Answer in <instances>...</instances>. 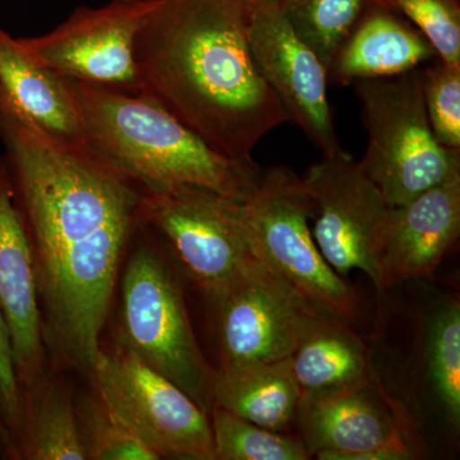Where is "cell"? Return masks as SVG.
Returning <instances> with one entry per match:
<instances>
[{"mask_svg": "<svg viewBox=\"0 0 460 460\" xmlns=\"http://www.w3.org/2000/svg\"><path fill=\"white\" fill-rule=\"evenodd\" d=\"M0 141L31 244L48 352L90 377L144 190L89 145L41 129L0 87Z\"/></svg>", "mask_w": 460, "mask_h": 460, "instance_id": "obj_1", "label": "cell"}, {"mask_svg": "<svg viewBox=\"0 0 460 460\" xmlns=\"http://www.w3.org/2000/svg\"><path fill=\"white\" fill-rule=\"evenodd\" d=\"M255 7L256 0H156L133 42L138 93L220 155L246 163L289 122L251 51Z\"/></svg>", "mask_w": 460, "mask_h": 460, "instance_id": "obj_2", "label": "cell"}, {"mask_svg": "<svg viewBox=\"0 0 460 460\" xmlns=\"http://www.w3.org/2000/svg\"><path fill=\"white\" fill-rule=\"evenodd\" d=\"M69 84L86 144L144 192L187 184L242 201L255 189L261 166L220 155L142 93Z\"/></svg>", "mask_w": 460, "mask_h": 460, "instance_id": "obj_3", "label": "cell"}, {"mask_svg": "<svg viewBox=\"0 0 460 460\" xmlns=\"http://www.w3.org/2000/svg\"><path fill=\"white\" fill-rule=\"evenodd\" d=\"M367 150L357 162L390 208L407 204L460 171V150L441 146L429 127L422 66L353 83Z\"/></svg>", "mask_w": 460, "mask_h": 460, "instance_id": "obj_4", "label": "cell"}, {"mask_svg": "<svg viewBox=\"0 0 460 460\" xmlns=\"http://www.w3.org/2000/svg\"><path fill=\"white\" fill-rule=\"evenodd\" d=\"M238 210L256 256L314 310L353 326L361 314L358 293L316 246L310 226L313 201L302 177L286 165L262 168Z\"/></svg>", "mask_w": 460, "mask_h": 460, "instance_id": "obj_5", "label": "cell"}, {"mask_svg": "<svg viewBox=\"0 0 460 460\" xmlns=\"http://www.w3.org/2000/svg\"><path fill=\"white\" fill-rule=\"evenodd\" d=\"M115 341L210 416L215 370L196 339L177 274L150 242L135 247L124 269Z\"/></svg>", "mask_w": 460, "mask_h": 460, "instance_id": "obj_6", "label": "cell"}, {"mask_svg": "<svg viewBox=\"0 0 460 460\" xmlns=\"http://www.w3.org/2000/svg\"><path fill=\"white\" fill-rule=\"evenodd\" d=\"M109 411L157 458L215 460L210 416L115 341L89 377Z\"/></svg>", "mask_w": 460, "mask_h": 460, "instance_id": "obj_7", "label": "cell"}, {"mask_svg": "<svg viewBox=\"0 0 460 460\" xmlns=\"http://www.w3.org/2000/svg\"><path fill=\"white\" fill-rule=\"evenodd\" d=\"M142 211L144 223L210 301L257 257L239 217L238 199L183 184L145 192Z\"/></svg>", "mask_w": 460, "mask_h": 460, "instance_id": "obj_8", "label": "cell"}, {"mask_svg": "<svg viewBox=\"0 0 460 460\" xmlns=\"http://www.w3.org/2000/svg\"><path fill=\"white\" fill-rule=\"evenodd\" d=\"M313 201V235L339 275L361 270L385 293L383 255L390 206L348 153L323 157L302 178Z\"/></svg>", "mask_w": 460, "mask_h": 460, "instance_id": "obj_9", "label": "cell"}, {"mask_svg": "<svg viewBox=\"0 0 460 460\" xmlns=\"http://www.w3.org/2000/svg\"><path fill=\"white\" fill-rule=\"evenodd\" d=\"M155 3L111 0L104 7H81L53 31L20 41L30 56L66 80L137 93L133 42Z\"/></svg>", "mask_w": 460, "mask_h": 460, "instance_id": "obj_10", "label": "cell"}, {"mask_svg": "<svg viewBox=\"0 0 460 460\" xmlns=\"http://www.w3.org/2000/svg\"><path fill=\"white\" fill-rule=\"evenodd\" d=\"M210 302L220 366L288 358L295 352L305 321L320 313L260 257Z\"/></svg>", "mask_w": 460, "mask_h": 460, "instance_id": "obj_11", "label": "cell"}, {"mask_svg": "<svg viewBox=\"0 0 460 460\" xmlns=\"http://www.w3.org/2000/svg\"><path fill=\"white\" fill-rule=\"evenodd\" d=\"M250 48L260 75L289 122L305 133L323 157L343 154L328 100V72L293 31L280 0H256Z\"/></svg>", "mask_w": 460, "mask_h": 460, "instance_id": "obj_12", "label": "cell"}, {"mask_svg": "<svg viewBox=\"0 0 460 460\" xmlns=\"http://www.w3.org/2000/svg\"><path fill=\"white\" fill-rule=\"evenodd\" d=\"M295 425L308 453L320 460L375 449L416 456L407 416L375 374L350 385L302 395Z\"/></svg>", "mask_w": 460, "mask_h": 460, "instance_id": "obj_13", "label": "cell"}, {"mask_svg": "<svg viewBox=\"0 0 460 460\" xmlns=\"http://www.w3.org/2000/svg\"><path fill=\"white\" fill-rule=\"evenodd\" d=\"M0 311L8 326L23 395V390L49 370V353L44 341L31 244L5 156L0 157Z\"/></svg>", "mask_w": 460, "mask_h": 460, "instance_id": "obj_14", "label": "cell"}, {"mask_svg": "<svg viewBox=\"0 0 460 460\" xmlns=\"http://www.w3.org/2000/svg\"><path fill=\"white\" fill-rule=\"evenodd\" d=\"M460 235V171L407 204L390 208L383 255L389 288L434 274Z\"/></svg>", "mask_w": 460, "mask_h": 460, "instance_id": "obj_15", "label": "cell"}, {"mask_svg": "<svg viewBox=\"0 0 460 460\" xmlns=\"http://www.w3.org/2000/svg\"><path fill=\"white\" fill-rule=\"evenodd\" d=\"M429 42L396 9L372 3L341 45L328 68V83L389 77L435 59Z\"/></svg>", "mask_w": 460, "mask_h": 460, "instance_id": "obj_16", "label": "cell"}, {"mask_svg": "<svg viewBox=\"0 0 460 460\" xmlns=\"http://www.w3.org/2000/svg\"><path fill=\"white\" fill-rule=\"evenodd\" d=\"M0 87L41 129L58 140L84 145L80 104L69 80L39 63L20 39L0 27Z\"/></svg>", "mask_w": 460, "mask_h": 460, "instance_id": "obj_17", "label": "cell"}, {"mask_svg": "<svg viewBox=\"0 0 460 460\" xmlns=\"http://www.w3.org/2000/svg\"><path fill=\"white\" fill-rule=\"evenodd\" d=\"M301 398L290 357L215 370L214 405L272 431L290 432Z\"/></svg>", "mask_w": 460, "mask_h": 460, "instance_id": "obj_18", "label": "cell"}, {"mask_svg": "<svg viewBox=\"0 0 460 460\" xmlns=\"http://www.w3.org/2000/svg\"><path fill=\"white\" fill-rule=\"evenodd\" d=\"M290 365L302 395L350 385L374 375L367 348L352 326L323 313L305 321Z\"/></svg>", "mask_w": 460, "mask_h": 460, "instance_id": "obj_19", "label": "cell"}, {"mask_svg": "<svg viewBox=\"0 0 460 460\" xmlns=\"http://www.w3.org/2000/svg\"><path fill=\"white\" fill-rule=\"evenodd\" d=\"M21 460H86L72 387L48 370L23 390Z\"/></svg>", "mask_w": 460, "mask_h": 460, "instance_id": "obj_20", "label": "cell"}, {"mask_svg": "<svg viewBox=\"0 0 460 460\" xmlns=\"http://www.w3.org/2000/svg\"><path fill=\"white\" fill-rule=\"evenodd\" d=\"M376 0H280L293 31L328 68L359 18Z\"/></svg>", "mask_w": 460, "mask_h": 460, "instance_id": "obj_21", "label": "cell"}, {"mask_svg": "<svg viewBox=\"0 0 460 460\" xmlns=\"http://www.w3.org/2000/svg\"><path fill=\"white\" fill-rule=\"evenodd\" d=\"M215 460H307L304 441L290 434L261 428L214 405L210 411Z\"/></svg>", "mask_w": 460, "mask_h": 460, "instance_id": "obj_22", "label": "cell"}, {"mask_svg": "<svg viewBox=\"0 0 460 460\" xmlns=\"http://www.w3.org/2000/svg\"><path fill=\"white\" fill-rule=\"evenodd\" d=\"M426 363L429 383L445 417L460 422V305L445 301L429 317L426 330Z\"/></svg>", "mask_w": 460, "mask_h": 460, "instance_id": "obj_23", "label": "cell"}, {"mask_svg": "<svg viewBox=\"0 0 460 460\" xmlns=\"http://www.w3.org/2000/svg\"><path fill=\"white\" fill-rule=\"evenodd\" d=\"M75 413L86 460L159 459L124 428L95 390L75 396Z\"/></svg>", "mask_w": 460, "mask_h": 460, "instance_id": "obj_24", "label": "cell"}, {"mask_svg": "<svg viewBox=\"0 0 460 460\" xmlns=\"http://www.w3.org/2000/svg\"><path fill=\"white\" fill-rule=\"evenodd\" d=\"M429 127L441 146L460 150V66L438 58L422 66Z\"/></svg>", "mask_w": 460, "mask_h": 460, "instance_id": "obj_25", "label": "cell"}, {"mask_svg": "<svg viewBox=\"0 0 460 460\" xmlns=\"http://www.w3.org/2000/svg\"><path fill=\"white\" fill-rule=\"evenodd\" d=\"M386 5L416 26L441 62L460 66L459 0H386Z\"/></svg>", "mask_w": 460, "mask_h": 460, "instance_id": "obj_26", "label": "cell"}, {"mask_svg": "<svg viewBox=\"0 0 460 460\" xmlns=\"http://www.w3.org/2000/svg\"><path fill=\"white\" fill-rule=\"evenodd\" d=\"M0 394L5 422L13 438H18L22 423L23 395L14 368L9 330L0 311Z\"/></svg>", "mask_w": 460, "mask_h": 460, "instance_id": "obj_27", "label": "cell"}, {"mask_svg": "<svg viewBox=\"0 0 460 460\" xmlns=\"http://www.w3.org/2000/svg\"><path fill=\"white\" fill-rule=\"evenodd\" d=\"M0 456L4 459L20 460L16 445L13 443L3 410L2 394H0Z\"/></svg>", "mask_w": 460, "mask_h": 460, "instance_id": "obj_28", "label": "cell"}, {"mask_svg": "<svg viewBox=\"0 0 460 460\" xmlns=\"http://www.w3.org/2000/svg\"><path fill=\"white\" fill-rule=\"evenodd\" d=\"M378 2H381V3H383V4L386 5V0H378Z\"/></svg>", "mask_w": 460, "mask_h": 460, "instance_id": "obj_29", "label": "cell"}]
</instances>
